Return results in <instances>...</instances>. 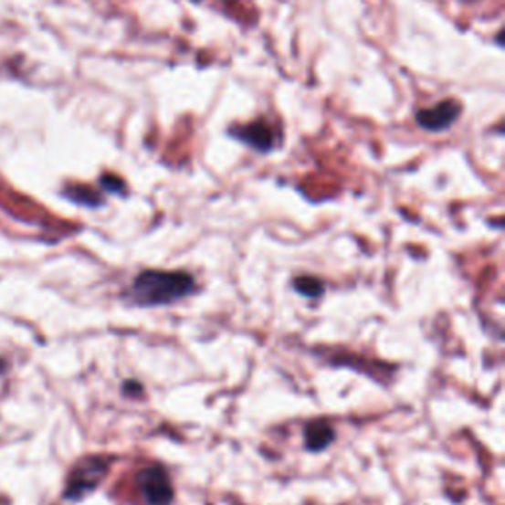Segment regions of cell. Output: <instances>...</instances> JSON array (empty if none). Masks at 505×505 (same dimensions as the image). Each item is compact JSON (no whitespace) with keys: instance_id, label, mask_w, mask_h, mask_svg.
Here are the masks:
<instances>
[{"instance_id":"obj_12","label":"cell","mask_w":505,"mask_h":505,"mask_svg":"<svg viewBox=\"0 0 505 505\" xmlns=\"http://www.w3.org/2000/svg\"><path fill=\"white\" fill-rule=\"evenodd\" d=\"M466 3H474V0H466Z\"/></svg>"},{"instance_id":"obj_13","label":"cell","mask_w":505,"mask_h":505,"mask_svg":"<svg viewBox=\"0 0 505 505\" xmlns=\"http://www.w3.org/2000/svg\"><path fill=\"white\" fill-rule=\"evenodd\" d=\"M194 3H198V0H194Z\"/></svg>"},{"instance_id":"obj_10","label":"cell","mask_w":505,"mask_h":505,"mask_svg":"<svg viewBox=\"0 0 505 505\" xmlns=\"http://www.w3.org/2000/svg\"><path fill=\"white\" fill-rule=\"evenodd\" d=\"M142 391H144V387L139 384V381H134V379L125 381V384H122V393H125V395L139 397V395H142Z\"/></svg>"},{"instance_id":"obj_6","label":"cell","mask_w":505,"mask_h":505,"mask_svg":"<svg viewBox=\"0 0 505 505\" xmlns=\"http://www.w3.org/2000/svg\"><path fill=\"white\" fill-rule=\"evenodd\" d=\"M334 438H336L334 428H331V425L328 421H324V418H318V421L308 423L304 428L306 448L312 452H320V450L328 448L331 442H334Z\"/></svg>"},{"instance_id":"obj_7","label":"cell","mask_w":505,"mask_h":505,"mask_svg":"<svg viewBox=\"0 0 505 505\" xmlns=\"http://www.w3.org/2000/svg\"><path fill=\"white\" fill-rule=\"evenodd\" d=\"M64 195L68 200L76 202L79 205H88V207H100L103 205L101 195L97 194L95 190L88 188V186H69L64 190Z\"/></svg>"},{"instance_id":"obj_11","label":"cell","mask_w":505,"mask_h":505,"mask_svg":"<svg viewBox=\"0 0 505 505\" xmlns=\"http://www.w3.org/2000/svg\"><path fill=\"white\" fill-rule=\"evenodd\" d=\"M5 369H6V363H5V360H0V375L5 373Z\"/></svg>"},{"instance_id":"obj_1","label":"cell","mask_w":505,"mask_h":505,"mask_svg":"<svg viewBox=\"0 0 505 505\" xmlns=\"http://www.w3.org/2000/svg\"><path fill=\"white\" fill-rule=\"evenodd\" d=\"M195 279L186 270H142L132 280L131 300L144 308L166 306L195 292Z\"/></svg>"},{"instance_id":"obj_8","label":"cell","mask_w":505,"mask_h":505,"mask_svg":"<svg viewBox=\"0 0 505 505\" xmlns=\"http://www.w3.org/2000/svg\"><path fill=\"white\" fill-rule=\"evenodd\" d=\"M324 280H320L316 277H310V275H302V277H297L294 279V290H297L299 294H302V297L306 299H318L324 294Z\"/></svg>"},{"instance_id":"obj_9","label":"cell","mask_w":505,"mask_h":505,"mask_svg":"<svg viewBox=\"0 0 505 505\" xmlns=\"http://www.w3.org/2000/svg\"><path fill=\"white\" fill-rule=\"evenodd\" d=\"M101 186L107 190V192H113V194H125V182H122L121 178L113 176V174H107L101 178Z\"/></svg>"},{"instance_id":"obj_2","label":"cell","mask_w":505,"mask_h":505,"mask_svg":"<svg viewBox=\"0 0 505 505\" xmlns=\"http://www.w3.org/2000/svg\"><path fill=\"white\" fill-rule=\"evenodd\" d=\"M110 462H113V458L103 454L85 456V458L76 462L68 476L64 498L68 501H79L85 496H89L91 491L103 484V479L110 470Z\"/></svg>"},{"instance_id":"obj_3","label":"cell","mask_w":505,"mask_h":505,"mask_svg":"<svg viewBox=\"0 0 505 505\" xmlns=\"http://www.w3.org/2000/svg\"><path fill=\"white\" fill-rule=\"evenodd\" d=\"M134 488L144 505H172L174 503V486L164 466L146 464L134 476Z\"/></svg>"},{"instance_id":"obj_4","label":"cell","mask_w":505,"mask_h":505,"mask_svg":"<svg viewBox=\"0 0 505 505\" xmlns=\"http://www.w3.org/2000/svg\"><path fill=\"white\" fill-rule=\"evenodd\" d=\"M229 134L243 144L251 146L257 153H270L279 142V132L265 121H255L249 122V125L239 127L233 125V129H229Z\"/></svg>"},{"instance_id":"obj_5","label":"cell","mask_w":505,"mask_h":505,"mask_svg":"<svg viewBox=\"0 0 505 505\" xmlns=\"http://www.w3.org/2000/svg\"><path fill=\"white\" fill-rule=\"evenodd\" d=\"M460 117V105L454 100L440 101L435 107L421 109L416 113V122L418 127L428 131V132H440L447 131L450 125H454V121Z\"/></svg>"}]
</instances>
